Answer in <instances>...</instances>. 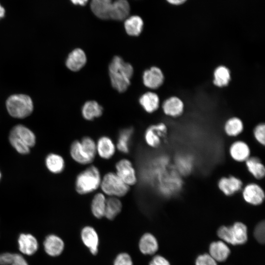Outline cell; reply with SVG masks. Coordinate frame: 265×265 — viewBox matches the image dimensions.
<instances>
[{"label": "cell", "mask_w": 265, "mask_h": 265, "mask_svg": "<svg viewBox=\"0 0 265 265\" xmlns=\"http://www.w3.org/2000/svg\"><path fill=\"white\" fill-rule=\"evenodd\" d=\"M108 74L113 88L119 92H124L131 84L133 68L121 56L116 55L109 64Z\"/></svg>", "instance_id": "1"}, {"label": "cell", "mask_w": 265, "mask_h": 265, "mask_svg": "<svg viewBox=\"0 0 265 265\" xmlns=\"http://www.w3.org/2000/svg\"><path fill=\"white\" fill-rule=\"evenodd\" d=\"M70 153L77 163L83 165L90 163L97 154L96 143L91 137H84L80 141L76 140L72 143Z\"/></svg>", "instance_id": "2"}, {"label": "cell", "mask_w": 265, "mask_h": 265, "mask_svg": "<svg viewBox=\"0 0 265 265\" xmlns=\"http://www.w3.org/2000/svg\"><path fill=\"white\" fill-rule=\"evenodd\" d=\"M102 178L98 168L91 165L78 174L75 182L77 192L80 194L90 193L100 186Z\"/></svg>", "instance_id": "3"}, {"label": "cell", "mask_w": 265, "mask_h": 265, "mask_svg": "<svg viewBox=\"0 0 265 265\" xmlns=\"http://www.w3.org/2000/svg\"><path fill=\"white\" fill-rule=\"evenodd\" d=\"M7 110L12 117L24 118L33 111V104L31 98L23 94H16L10 96L6 100Z\"/></svg>", "instance_id": "4"}, {"label": "cell", "mask_w": 265, "mask_h": 265, "mask_svg": "<svg viewBox=\"0 0 265 265\" xmlns=\"http://www.w3.org/2000/svg\"><path fill=\"white\" fill-rule=\"evenodd\" d=\"M100 186L104 193L117 198L125 196L130 189V186L114 172H108L105 175L102 179Z\"/></svg>", "instance_id": "5"}, {"label": "cell", "mask_w": 265, "mask_h": 265, "mask_svg": "<svg viewBox=\"0 0 265 265\" xmlns=\"http://www.w3.org/2000/svg\"><path fill=\"white\" fill-rule=\"evenodd\" d=\"M240 192L243 200L249 205L258 206L265 201L264 189L257 183L249 182L244 185Z\"/></svg>", "instance_id": "6"}, {"label": "cell", "mask_w": 265, "mask_h": 265, "mask_svg": "<svg viewBox=\"0 0 265 265\" xmlns=\"http://www.w3.org/2000/svg\"><path fill=\"white\" fill-rule=\"evenodd\" d=\"M244 186L242 180L235 175L220 177L217 182L219 190L225 196L231 197L240 192Z\"/></svg>", "instance_id": "7"}, {"label": "cell", "mask_w": 265, "mask_h": 265, "mask_svg": "<svg viewBox=\"0 0 265 265\" xmlns=\"http://www.w3.org/2000/svg\"><path fill=\"white\" fill-rule=\"evenodd\" d=\"M167 132V127L164 123L151 125L145 132V141L149 147L158 148L161 144L162 140L166 135Z\"/></svg>", "instance_id": "8"}, {"label": "cell", "mask_w": 265, "mask_h": 265, "mask_svg": "<svg viewBox=\"0 0 265 265\" xmlns=\"http://www.w3.org/2000/svg\"><path fill=\"white\" fill-rule=\"evenodd\" d=\"M228 153L231 159L238 163H244L251 156L249 145L245 141L239 139L230 144Z\"/></svg>", "instance_id": "9"}, {"label": "cell", "mask_w": 265, "mask_h": 265, "mask_svg": "<svg viewBox=\"0 0 265 265\" xmlns=\"http://www.w3.org/2000/svg\"><path fill=\"white\" fill-rule=\"evenodd\" d=\"M116 174L129 186L137 182L135 170L132 163L128 159H123L119 160L115 165Z\"/></svg>", "instance_id": "10"}, {"label": "cell", "mask_w": 265, "mask_h": 265, "mask_svg": "<svg viewBox=\"0 0 265 265\" xmlns=\"http://www.w3.org/2000/svg\"><path fill=\"white\" fill-rule=\"evenodd\" d=\"M142 80L146 87L155 89L162 85L164 80V76L159 68L153 66L144 71Z\"/></svg>", "instance_id": "11"}, {"label": "cell", "mask_w": 265, "mask_h": 265, "mask_svg": "<svg viewBox=\"0 0 265 265\" xmlns=\"http://www.w3.org/2000/svg\"><path fill=\"white\" fill-rule=\"evenodd\" d=\"M87 62V56L84 51L80 48H76L68 54L65 61L67 68L73 72L81 69Z\"/></svg>", "instance_id": "12"}, {"label": "cell", "mask_w": 265, "mask_h": 265, "mask_svg": "<svg viewBox=\"0 0 265 265\" xmlns=\"http://www.w3.org/2000/svg\"><path fill=\"white\" fill-rule=\"evenodd\" d=\"M81 238L91 253L96 255L98 252L99 237L96 231L90 226L84 227L81 231Z\"/></svg>", "instance_id": "13"}, {"label": "cell", "mask_w": 265, "mask_h": 265, "mask_svg": "<svg viewBox=\"0 0 265 265\" xmlns=\"http://www.w3.org/2000/svg\"><path fill=\"white\" fill-rule=\"evenodd\" d=\"M162 108L166 115L176 118L183 114L184 110V103L179 97L171 96L164 101Z\"/></svg>", "instance_id": "14"}, {"label": "cell", "mask_w": 265, "mask_h": 265, "mask_svg": "<svg viewBox=\"0 0 265 265\" xmlns=\"http://www.w3.org/2000/svg\"><path fill=\"white\" fill-rule=\"evenodd\" d=\"M9 133L15 136L29 148L35 144L36 137L34 133L24 125L19 124L15 126Z\"/></svg>", "instance_id": "15"}, {"label": "cell", "mask_w": 265, "mask_h": 265, "mask_svg": "<svg viewBox=\"0 0 265 265\" xmlns=\"http://www.w3.org/2000/svg\"><path fill=\"white\" fill-rule=\"evenodd\" d=\"M43 245L46 252L53 257L60 255L64 248L62 239L54 235L48 236L44 241Z\"/></svg>", "instance_id": "16"}, {"label": "cell", "mask_w": 265, "mask_h": 265, "mask_svg": "<svg viewBox=\"0 0 265 265\" xmlns=\"http://www.w3.org/2000/svg\"><path fill=\"white\" fill-rule=\"evenodd\" d=\"M244 164L247 171L255 179L261 180L264 178L265 166L258 157L251 156Z\"/></svg>", "instance_id": "17"}, {"label": "cell", "mask_w": 265, "mask_h": 265, "mask_svg": "<svg viewBox=\"0 0 265 265\" xmlns=\"http://www.w3.org/2000/svg\"><path fill=\"white\" fill-rule=\"evenodd\" d=\"M116 147L113 141L108 137H101L96 143V151L103 159H109L115 153Z\"/></svg>", "instance_id": "18"}, {"label": "cell", "mask_w": 265, "mask_h": 265, "mask_svg": "<svg viewBox=\"0 0 265 265\" xmlns=\"http://www.w3.org/2000/svg\"><path fill=\"white\" fill-rule=\"evenodd\" d=\"M130 11V6L127 0H115L112 1L109 18L121 21L127 18Z\"/></svg>", "instance_id": "19"}, {"label": "cell", "mask_w": 265, "mask_h": 265, "mask_svg": "<svg viewBox=\"0 0 265 265\" xmlns=\"http://www.w3.org/2000/svg\"><path fill=\"white\" fill-rule=\"evenodd\" d=\"M18 244L20 251L27 255L34 254L38 247L37 239L29 234H21L18 238Z\"/></svg>", "instance_id": "20"}, {"label": "cell", "mask_w": 265, "mask_h": 265, "mask_svg": "<svg viewBox=\"0 0 265 265\" xmlns=\"http://www.w3.org/2000/svg\"><path fill=\"white\" fill-rule=\"evenodd\" d=\"M209 253L216 262H222L228 258L230 249L223 241H213L210 245Z\"/></svg>", "instance_id": "21"}, {"label": "cell", "mask_w": 265, "mask_h": 265, "mask_svg": "<svg viewBox=\"0 0 265 265\" xmlns=\"http://www.w3.org/2000/svg\"><path fill=\"white\" fill-rule=\"evenodd\" d=\"M244 124L239 117L233 116L228 119L224 123L223 129L225 134L230 137H237L243 132Z\"/></svg>", "instance_id": "22"}, {"label": "cell", "mask_w": 265, "mask_h": 265, "mask_svg": "<svg viewBox=\"0 0 265 265\" xmlns=\"http://www.w3.org/2000/svg\"><path fill=\"white\" fill-rule=\"evenodd\" d=\"M139 248L144 255H153L159 249V244L156 237L150 233L144 234L139 241Z\"/></svg>", "instance_id": "23"}, {"label": "cell", "mask_w": 265, "mask_h": 265, "mask_svg": "<svg viewBox=\"0 0 265 265\" xmlns=\"http://www.w3.org/2000/svg\"><path fill=\"white\" fill-rule=\"evenodd\" d=\"M232 245H240L245 243L248 238L247 228L241 222H236L230 226Z\"/></svg>", "instance_id": "24"}, {"label": "cell", "mask_w": 265, "mask_h": 265, "mask_svg": "<svg viewBox=\"0 0 265 265\" xmlns=\"http://www.w3.org/2000/svg\"><path fill=\"white\" fill-rule=\"evenodd\" d=\"M139 102L146 112L151 113L158 109L159 98L156 93L149 91L143 94L140 97Z\"/></svg>", "instance_id": "25"}, {"label": "cell", "mask_w": 265, "mask_h": 265, "mask_svg": "<svg viewBox=\"0 0 265 265\" xmlns=\"http://www.w3.org/2000/svg\"><path fill=\"white\" fill-rule=\"evenodd\" d=\"M112 0H91L90 7L93 13L101 19H109Z\"/></svg>", "instance_id": "26"}, {"label": "cell", "mask_w": 265, "mask_h": 265, "mask_svg": "<svg viewBox=\"0 0 265 265\" xmlns=\"http://www.w3.org/2000/svg\"><path fill=\"white\" fill-rule=\"evenodd\" d=\"M103 112V107L94 100L86 102L81 108L82 115L87 120H93L95 118L99 117Z\"/></svg>", "instance_id": "27"}, {"label": "cell", "mask_w": 265, "mask_h": 265, "mask_svg": "<svg viewBox=\"0 0 265 265\" xmlns=\"http://www.w3.org/2000/svg\"><path fill=\"white\" fill-rule=\"evenodd\" d=\"M231 75L229 69L224 65L217 66L213 72V83L218 87L228 85L231 80Z\"/></svg>", "instance_id": "28"}, {"label": "cell", "mask_w": 265, "mask_h": 265, "mask_svg": "<svg viewBox=\"0 0 265 265\" xmlns=\"http://www.w3.org/2000/svg\"><path fill=\"white\" fill-rule=\"evenodd\" d=\"M124 27L128 35L137 36L142 31L143 21L138 16H132L126 19L124 22Z\"/></svg>", "instance_id": "29"}, {"label": "cell", "mask_w": 265, "mask_h": 265, "mask_svg": "<svg viewBox=\"0 0 265 265\" xmlns=\"http://www.w3.org/2000/svg\"><path fill=\"white\" fill-rule=\"evenodd\" d=\"M45 164L48 170L54 174L61 173L65 168V161L60 155L54 153L49 154L45 159Z\"/></svg>", "instance_id": "30"}, {"label": "cell", "mask_w": 265, "mask_h": 265, "mask_svg": "<svg viewBox=\"0 0 265 265\" xmlns=\"http://www.w3.org/2000/svg\"><path fill=\"white\" fill-rule=\"evenodd\" d=\"M133 132V128L131 127L123 129L119 132L116 147L120 152L129 153Z\"/></svg>", "instance_id": "31"}, {"label": "cell", "mask_w": 265, "mask_h": 265, "mask_svg": "<svg viewBox=\"0 0 265 265\" xmlns=\"http://www.w3.org/2000/svg\"><path fill=\"white\" fill-rule=\"evenodd\" d=\"M106 199L104 194L97 193L93 197L91 204V210L93 215L97 218L105 216Z\"/></svg>", "instance_id": "32"}, {"label": "cell", "mask_w": 265, "mask_h": 265, "mask_svg": "<svg viewBox=\"0 0 265 265\" xmlns=\"http://www.w3.org/2000/svg\"><path fill=\"white\" fill-rule=\"evenodd\" d=\"M122 208V203L118 198L110 197L106 200L105 216L113 220L120 212Z\"/></svg>", "instance_id": "33"}, {"label": "cell", "mask_w": 265, "mask_h": 265, "mask_svg": "<svg viewBox=\"0 0 265 265\" xmlns=\"http://www.w3.org/2000/svg\"><path fill=\"white\" fill-rule=\"evenodd\" d=\"M0 265H28L20 254L5 252L0 254Z\"/></svg>", "instance_id": "34"}, {"label": "cell", "mask_w": 265, "mask_h": 265, "mask_svg": "<svg viewBox=\"0 0 265 265\" xmlns=\"http://www.w3.org/2000/svg\"><path fill=\"white\" fill-rule=\"evenodd\" d=\"M8 139L11 146L19 153L25 155L29 153L30 148L15 136L9 133Z\"/></svg>", "instance_id": "35"}, {"label": "cell", "mask_w": 265, "mask_h": 265, "mask_svg": "<svg viewBox=\"0 0 265 265\" xmlns=\"http://www.w3.org/2000/svg\"><path fill=\"white\" fill-rule=\"evenodd\" d=\"M253 135L255 140L260 145H265V125L264 123L257 124L253 130Z\"/></svg>", "instance_id": "36"}, {"label": "cell", "mask_w": 265, "mask_h": 265, "mask_svg": "<svg viewBox=\"0 0 265 265\" xmlns=\"http://www.w3.org/2000/svg\"><path fill=\"white\" fill-rule=\"evenodd\" d=\"M254 236L258 242L264 243L265 240V222L259 223L256 226L254 231Z\"/></svg>", "instance_id": "37"}, {"label": "cell", "mask_w": 265, "mask_h": 265, "mask_svg": "<svg viewBox=\"0 0 265 265\" xmlns=\"http://www.w3.org/2000/svg\"><path fill=\"white\" fill-rule=\"evenodd\" d=\"M113 265H133V263L129 254L121 253L116 257L113 262Z\"/></svg>", "instance_id": "38"}, {"label": "cell", "mask_w": 265, "mask_h": 265, "mask_svg": "<svg viewBox=\"0 0 265 265\" xmlns=\"http://www.w3.org/2000/svg\"><path fill=\"white\" fill-rule=\"evenodd\" d=\"M195 265H217L216 262L208 254H204L197 257Z\"/></svg>", "instance_id": "39"}, {"label": "cell", "mask_w": 265, "mask_h": 265, "mask_svg": "<svg viewBox=\"0 0 265 265\" xmlns=\"http://www.w3.org/2000/svg\"><path fill=\"white\" fill-rule=\"evenodd\" d=\"M149 265H171L169 261L163 256L156 255L150 262Z\"/></svg>", "instance_id": "40"}, {"label": "cell", "mask_w": 265, "mask_h": 265, "mask_svg": "<svg viewBox=\"0 0 265 265\" xmlns=\"http://www.w3.org/2000/svg\"><path fill=\"white\" fill-rule=\"evenodd\" d=\"M88 0H71L74 4L84 5L86 4Z\"/></svg>", "instance_id": "41"}, {"label": "cell", "mask_w": 265, "mask_h": 265, "mask_svg": "<svg viewBox=\"0 0 265 265\" xmlns=\"http://www.w3.org/2000/svg\"><path fill=\"white\" fill-rule=\"evenodd\" d=\"M169 3L174 5H180L184 3L186 0H166Z\"/></svg>", "instance_id": "42"}, {"label": "cell", "mask_w": 265, "mask_h": 265, "mask_svg": "<svg viewBox=\"0 0 265 265\" xmlns=\"http://www.w3.org/2000/svg\"><path fill=\"white\" fill-rule=\"evenodd\" d=\"M5 15V9L0 4V20Z\"/></svg>", "instance_id": "43"}, {"label": "cell", "mask_w": 265, "mask_h": 265, "mask_svg": "<svg viewBox=\"0 0 265 265\" xmlns=\"http://www.w3.org/2000/svg\"><path fill=\"white\" fill-rule=\"evenodd\" d=\"M1 173H0V179H1Z\"/></svg>", "instance_id": "44"}]
</instances>
